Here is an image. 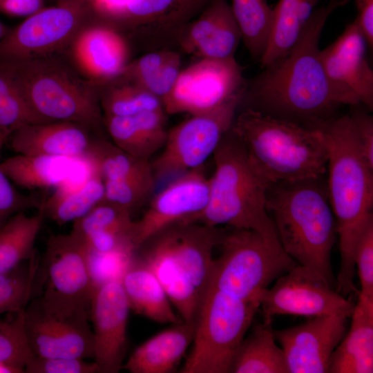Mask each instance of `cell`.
<instances>
[{"label":"cell","instance_id":"e575fe53","mask_svg":"<svg viewBox=\"0 0 373 373\" xmlns=\"http://www.w3.org/2000/svg\"><path fill=\"white\" fill-rule=\"evenodd\" d=\"M98 85L103 116H127L164 109L160 98L121 75Z\"/></svg>","mask_w":373,"mask_h":373},{"label":"cell","instance_id":"484cf974","mask_svg":"<svg viewBox=\"0 0 373 373\" xmlns=\"http://www.w3.org/2000/svg\"><path fill=\"white\" fill-rule=\"evenodd\" d=\"M164 109L127 116H103V124L113 143L144 160L163 148L167 137Z\"/></svg>","mask_w":373,"mask_h":373},{"label":"cell","instance_id":"6da1fadb","mask_svg":"<svg viewBox=\"0 0 373 373\" xmlns=\"http://www.w3.org/2000/svg\"><path fill=\"white\" fill-rule=\"evenodd\" d=\"M350 1L330 0L314 11L293 46L245 84L242 98L254 109L307 127L335 117L341 106L360 104L330 81L319 48L328 17Z\"/></svg>","mask_w":373,"mask_h":373},{"label":"cell","instance_id":"f546056e","mask_svg":"<svg viewBox=\"0 0 373 373\" xmlns=\"http://www.w3.org/2000/svg\"><path fill=\"white\" fill-rule=\"evenodd\" d=\"M271 321L256 325L242 341L230 373H289L285 354L276 343Z\"/></svg>","mask_w":373,"mask_h":373},{"label":"cell","instance_id":"277c9868","mask_svg":"<svg viewBox=\"0 0 373 373\" xmlns=\"http://www.w3.org/2000/svg\"><path fill=\"white\" fill-rule=\"evenodd\" d=\"M223 231L218 227L179 222L160 231L136 251L186 323L195 324L209 286L213 252Z\"/></svg>","mask_w":373,"mask_h":373},{"label":"cell","instance_id":"d590c367","mask_svg":"<svg viewBox=\"0 0 373 373\" xmlns=\"http://www.w3.org/2000/svg\"><path fill=\"white\" fill-rule=\"evenodd\" d=\"M40 265L35 253L13 269L0 272V316L25 309L39 295Z\"/></svg>","mask_w":373,"mask_h":373},{"label":"cell","instance_id":"f35d334b","mask_svg":"<svg viewBox=\"0 0 373 373\" xmlns=\"http://www.w3.org/2000/svg\"><path fill=\"white\" fill-rule=\"evenodd\" d=\"M23 311L0 316V372H24L33 356L25 332Z\"/></svg>","mask_w":373,"mask_h":373},{"label":"cell","instance_id":"4dcf8cb0","mask_svg":"<svg viewBox=\"0 0 373 373\" xmlns=\"http://www.w3.org/2000/svg\"><path fill=\"white\" fill-rule=\"evenodd\" d=\"M181 70L180 54L173 49H160L146 52L130 61L118 75L137 84L162 101Z\"/></svg>","mask_w":373,"mask_h":373},{"label":"cell","instance_id":"7c38bea8","mask_svg":"<svg viewBox=\"0 0 373 373\" xmlns=\"http://www.w3.org/2000/svg\"><path fill=\"white\" fill-rule=\"evenodd\" d=\"M242 93L212 111L190 115L169 131L163 151L151 163L156 180L201 167L231 129Z\"/></svg>","mask_w":373,"mask_h":373},{"label":"cell","instance_id":"ab89813d","mask_svg":"<svg viewBox=\"0 0 373 373\" xmlns=\"http://www.w3.org/2000/svg\"><path fill=\"white\" fill-rule=\"evenodd\" d=\"M156 181L155 176L105 181L104 200L118 204L132 212L151 196L155 188Z\"/></svg>","mask_w":373,"mask_h":373},{"label":"cell","instance_id":"8d00e7d4","mask_svg":"<svg viewBox=\"0 0 373 373\" xmlns=\"http://www.w3.org/2000/svg\"><path fill=\"white\" fill-rule=\"evenodd\" d=\"M230 6L251 56L261 59L273 24V9L267 0H231Z\"/></svg>","mask_w":373,"mask_h":373},{"label":"cell","instance_id":"2e32d148","mask_svg":"<svg viewBox=\"0 0 373 373\" xmlns=\"http://www.w3.org/2000/svg\"><path fill=\"white\" fill-rule=\"evenodd\" d=\"M89 315L61 316L44 308L39 296L23 311L24 329L33 356L92 358L94 338Z\"/></svg>","mask_w":373,"mask_h":373},{"label":"cell","instance_id":"c3c4849f","mask_svg":"<svg viewBox=\"0 0 373 373\" xmlns=\"http://www.w3.org/2000/svg\"><path fill=\"white\" fill-rule=\"evenodd\" d=\"M9 29H8L1 21H0V41L2 40V39L4 37L7 32Z\"/></svg>","mask_w":373,"mask_h":373},{"label":"cell","instance_id":"4fadbf2b","mask_svg":"<svg viewBox=\"0 0 373 373\" xmlns=\"http://www.w3.org/2000/svg\"><path fill=\"white\" fill-rule=\"evenodd\" d=\"M211 1L119 0L114 28L146 52L175 50L184 28Z\"/></svg>","mask_w":373,"mask_h":373},{"label":"cell","instance_id":"44dd1931","mask_svg":"<svg viewBox=\"0 0 373 373\" xmlns=\"http://www.w3.org/2000/svg\"><path fill=\"white\" fill-rule=\"evenodd\" d=\"M367 45L355 19L333 43L321 50V59L335 86L372 109L373 70L365 56Z\"/></svg>","mask_w":373,"mask_h":373},{"label":"cell","instance_id":"5b68a950","mask_svg":"<svg viewBox=\"0 0 373 373\" xmlns=\"http://www.w3.org/2000/svg\"><path fill=\"white\" fill-rule=\"evenodd\" d=\"M231 131L269 185L321 179L327 171V147L316 128L247 108L234 119Z\"/></svg>","mask_w":373,"mask_h":373},{"label":"cell","instance_id":"bcb514c9","mask_svg":"<svg viewBox=\"0 0 373 373\" xmlns=\"http://www.w3.org/2000/svg\"><path fill=\"white\" fill-rule=\"evenodd\" d=\"M44 3L45 0H0V12L26 18L44 8Z\"/></svg>","mask_w":373,"mask_h":373},{"label":"cell","instance_id":"cb8c5ba5","mask_svg":"<svg viewBox=\"0 0 373 373\" xmlns=\"http://www.w3.org/2000/svg\"><path fill=\"white\" fill-rule=\"evenodd\" d=\"M91 131L71 122L31 123L14 131L7 143L17 154L79 157L89 149Z\"/></svg>","mask_w":373,"mask_h":373},{"label":"cell","instance_id":"603a6c76","mask_svg":"<svg viewBox=\"0 0 373 373\" xmlns=\"http://www.w3.org/2000/svg\"><path fill=\"white\" fill-rule=\"evenodd\" d=\"M0 168L15 184L27 189L57 188L82 182L93 173L85 156L68 157L15 154L0 162Z\"/></svg>","mask_w":373,"mask_h":373},{"label":"cell","instance_id":"d6986e66","mask_svg":"<svg viewBox=\"0 0 373 373\" xmlns=\"http://www.w3.org/2000/svg\"><path fill=\"white\" fill-rule=\"evenodd\" d=\"M348 317L323 315L294 327L274 330L289 373H328L330 358L343 338Z\"/></svg>","mask_w":373,"mask_h":373},{"label":"cell","instance_id":"30bf717a","mask_svg":"<svg viewBox=\"0 0 373 373\" xmlns=\"http://www.w3.org/2000/svg\"><path fill=\"white\" fill-rule=\"evenodd\" d=\"M88 256L87 245L73 231L48 237L38 296L46 309L61 316L88 314L95 289Z\"/></svg>","mask_w":373,"mask_h":373},{"label":"cell","instance_id":"4316f807","mask_svg":"<svg viewBox=\"0 0 373 373\" xmlns=\"http://www.w3.org/2000/svg\"><path fill=\"white\" fill-rule=\"evenodd\" d=\"M357 296L349 332L330 358L329 373L373 372V299Z\"/></svg>","mask_w":373,"mask_h":373},{"label":"cell","instance_id":"d6a6232c","mask_svg":"<svg viewBox=\"0 0 373 373\" xmlns=\"http://www.w3.org/2000/svg\"><path fill=\"white\" fill-rule=\"evenodd\" d=\"M104 182L95 172L83 183L72 187H58L42 207L45 218L59 225L73 222L104 200Z\"/></svg>","mask_w":373,"mask_h":373},{"label":"cell","instance_id":"7dc6e473","mask_svg":"<svg viewBox=\"0 0 373 373\" xmlns=\"http://www.w3.org/2000/svg\"><path fill=\"white\" fill-rule=\"evenodd\" d=\"M356 4L358 15L355 19L367 46L373 47V0H354Z\"/></svg>","mask_w":373,"mask_h":373},{"label":"cell","instance_id":"f1b7e54d","mask_svg":"<svg viewBox=\"0 0 373 373\" xmlns=\"http://www.w3.org/2000/svg\"><path fill=\"white\" fill-rule=\"evenodd\" d=\"M120 280L130 309L135 314L162 324L183 321L158 279L136 252Z\"/></svg>","mask_w":373,"mask_h":373},{"label":"cell","instance_id":"ac0fdd59","mask_svg":"<svg viewBox=\"0 0 373 373\" xmlns=\"http://www.w3.org/2000/svg\"><path fill=\"white\" fill-rule=\"evenodd\" d=\"M130 310L120 280L108 281L94 289L88 314L93 325V361L100 373H117L122 369Z\"/></svg>","mask_w":373,"mask_h":373},{"label":"cell","instance_id":"7402d4cb","mask_svg":"<svg viewBox=\"0 0 373 373\" xmlns=\"http://www.w3.org/2000/svg\"><path fill=\"white\" fill-rule=\"evenodd\" d=\"M242 34L227 0H212L183 30L177 48L200 58L234 57Z\"/></svg>","mask_w":373,"mask_h":373},{"label":"cell","instance_id":"e0dca14e","mask_svg":"<svg viewBox=\"0 0 373 373\" xmlns=\"http://www.w3.org/2000/svg\"><path fill=\"white\" fill-rule=\"evenodd\" d=\"M209 182L202 166L184 173L151 200L142 218L134 221L132 240L136 251L151 237L179 222L187 223L206 208Z\"/></svg>","mask_w":373,"mask_h":373},{"label":"cell","instance_id":"f6af8a7d","mask_svg":"<svg viewBox=\"0 0 373 373\" xmlns=\"http://www.w3.org/2000/svg\"><path fill=\"white\" fill-rule=\"evenodd\" d=\"M361 151L373 167V119L367 113L356 111L351 113Z\"/></svg>","mask_w":373,"mask_h":373},{"label":"cell","instance_id":"8fae6325","mask_svg":"<svg viewBox=\"0 0 373 373\" xmlns=\"http://www.w3.org/2000/svg\"><path fill=\"white\" fill-rule=\"evenodd\" d=\"M93 17L86 0H58L8 30L0 41V61L61 55Z\"/></svg>","mask_w":373,"mask_h":373},{"label":"cell","instance_id":"52a82bcc","mask_svg":"<svg viewBox=\"0 0 373 373\" xmlns=\"http://www.w3.org/2000/svg\"><path fill=\"white\" fill-rule=\"evenodd\" d=\"M0 64L42 122H75L95 132L104 126L99 85L83 77L61 54Z\"/></svg>","mask_w":373,"mask_h":373},{"label":"cell","instance_id":"7bdbcfd3","mask_svg":"<svg viewBox=\"0 0 373 373\" xmlns=\"http://www.w3.org/2000/svg\"><path fill=\"white\" fill-rule=\"evenodd\" d=\"M42 202L20 193L0 168V229L15 214L32 208L38 209Z\"/></svg>","mask_w":373,"mask_h":373},{"label":"cell","instance_id":"8992f818","mask_svg":"<svg viewBox=\"0 0 373 373\" xmlns=\"http://www.w3.org/2000/svg\"><path fill=\"white\" fill-rule=\"evenodd\" d=\"M215 171L209 179L206 208L187 223L227 225L258 233L273 249L283 251L267 210L269 184L257 173L231 129L213 154Z\"/></svg>","mask_w":373,"mask_h":373},{"label":"cell","instance_id":"836d02e7","mask_svg":"<svg viewBox=\"0 0 373 373\" xmlns=\"http://www.w3.org/2000/svg\"><path fill=\"white\" fill-rule=\"evenodd\" d=\"M44 218L41 204L34 215L18 213L0 229V272L13 269L35 254L34 246Z\"/></svg>","mask_w":373,"mask_h":373},{"label":"cell","instance_id":"3957f363","mask_svg":"<svg viewBox=\"0 0 373 373\" xmlns=\"http://www.w3.org/2000/svg\"><path fill=\"white\" fill-rule=\"evenodd\" d=\"M321 179L271 184L266 206L285 253L335 289L331 254L337 227Z\"/></svg>","mask_w":373,"mask_h":373},{"label":"cell","instance_id":"b9f144b4","mask_svg":"<svg viewBox=\"0 0 373 373\" xmlns=\"http://www.w3.org/2000/svg\"><path fill=\"white\" fill-rule=\"evenodd\" d=\"M135 252L101 254L88 249V267L94 289L108 281L121 280Z\"/></svg>","mask_w":373,"mask_h":373},{"label":"cell","instance_id":"d4e9b609","mask_svg":"<svg viewBox=\"0 0 373 373\" xmlns=\"http://www.w3.org/2000/svg\"><path fill=\"white\" fill-rule=\"evenodd\" d=\"M72 230L95 252L135 251L131 212L104 200L86 215L73 222Z\"/></svg>","mask_w":373,"mask_h":373},{"label":"cell","instance_id":"5bb4252c","mask_svg":"<svg viewBox=\"0 0 373 373\" xmlns=\"http://www.w3.org/2000/svg\"><path fill=\"white\" fill-rule=\"evenodd\" d=\"M242 68L234 57L200 58L184 70L163 98L166 114L204 113L225 104L244 91Z\"/></svg>","mask_w":373,"mask_h":373},{"label":"cell","instance_id":"ba28073f","mask_svg":"<svg viewBox=\"0 0 373 373\" xmlns=\"http://www.w3.org/2000/svg\"><path fill=\"white\" fill-rule=\"evenodd\" d=\"M258 304L208 288L194 324L193 347L182 373H230Z\"/></svg>","mask_w":373,"mask_h":373},{"label":"cell","instance_id":"ffe728a7","mask_svg":"<svg viewBox=\"0 0 373 373\" xmlns=\"http://www.w3.org/2000/svg\"><path fill=\"white\" fill-rule=\"evenodd\" d=\"M130 48L120 32L92 17L63 53L83 77L100 84L122 72L130 62Z\"/></svg>","mask_w":373,"mask_h":373},{"label":"cell","instance_id":"60d3db41","mask_svg":"<svg viewBox=\"0 0 373 373\" xmlns=\"http://www.w3.org/2000/svg\"><path fill=\"white\" fill-rule=\"evenodd\" d=\"M354 262L361 283L358 294L373 299V215L364 222L356 239Z\"/></svg>","mask_w":373,"mask_h":373},{"label":"cell","instance_id":"ee69618b","mask_svg":"<svg viewBox=\"0 0 373 373\" xmlns=\"http://www.w3.org/2000/svg\"><path fill=\"white\" fill-rule=\"evenodd\" d=\"M26 373H100L96 363L75 358H41L32 356Z\"/></svg>","mask_w":373,"mask_h":373},{"label":"cell","instance_id":"7a4b0ae2","mask_svg":"<svg viewBox=\"0 0 373 373\" xmlns=\"http://www.w3.org/2000/svg\"><path fill=\"white\" fill-rule=\"evenodd\" d=\"M327 147V193L339 238L341 263L335 289L346 297L359 290L354 282L353 254L356 239L372 214L373 167L363 156L351 114L318 122Z\"/></svg>","mask_w":373,"mask_h":373},{"label":"cell","instance_id":"9a60e30c","mask_svg":"<svg viewBox=\"0 0 373 373\" xmlns=\"http://www.w3.org/2000/svg\"><path fill=\"white\" fill-rule=\"evenodd\" d=\"M258 298L264 320L276 315L350 317L355 304L309 268L297 264L278 278Z\"/></svg>","mask_w":373,"mask_h":373},{"label":"cell","instance_id":"9c48e42d","mask_svg":"<svg viewBox=\"0 0 373 373\" xmlns=\"http://www.w3.org/2000/svg\"><path fill=\"white\" fill-rule=\"evenodd\" d=\"M209 288L258 304L260 293L298 263L271 247L257 232L238 228L223 231Z\"/></svg>","mask_w":373,"mask_h":373},{"label":"cell","instance_id":"1f68e13d","mask_svg":"<svg viewBox=\"0 0 373 373\" xmlns=\"http://www.w3.org/2000/svg\"><path fill=\"white\" fill-rule=\"evenodd\" d=\"M321 0H279L273 9V24L261 68L286 53L295 44Z\"/></svg>","mask_w":373,"mask_h":373},{"label":"cell","instance_id":"83f0119b","mask_svg":"<svg viewBox=\"0 0 373 373\" xmlns=\"http://www.w3.org/2000/svg\"><path fill=\"white\" fill-rule=\"evenodd\" d=\"M193 334L194 324H173L135 348L122 369L130 373H171L179 365Z\"/></svg>","mask_w":373,"mask_h":373},{"label":"cell","instance_id":"74e56055","mask_svg":"<svg viewBox=\"0 0 373 373\" xmlns=\"http://www.w3.org/2000/svg\"><path fill=\"white\" fill-rule=\"evenodd\" d=\"M85 156L93 163L104 182L155 176L149 160L135 157L102 138L93 139Z\"/></svg>","mask_w":373,"mask_h":373}]
</instances>
